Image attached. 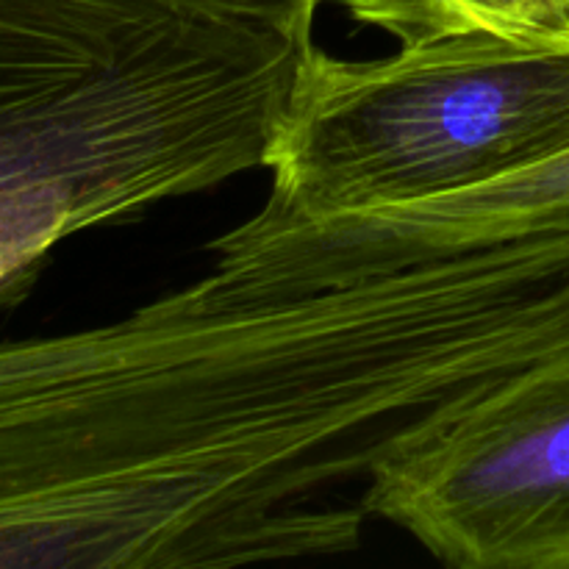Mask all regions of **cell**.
<instances>
[{
    "instance_id": "obj_1",
    "label": "cell",
    "mask_w": 569,
    "mask_h": 569,
    "mask_svg": "<svg viewBox=\"0 0 569 569\" xmlns=\"http://www.w3.org/2000/svg\"><path fill=\"white\" fill-rule=\"evenodd\" d=\"M567 348L569 237L0 342V569L348 553L395 442Z\"/></svg>"
},
{
    "instance_id": "obj_2",
    "label": "cell",
    "mask_w": 569,
    "mask_h": 569,
    "mask_svg": "<svg viewBox=\"0 0 569 569\" xmlns=\"http://www.w3.org/2000/svg\"><path fill=\"white\" fill-rule=\"evenodd\" d=\"M306 50L192 0H0V306L64 239L270 164Z\"/></svg>"
},
{
    "instance_id": "obj_3",
    "label": "cell",
    "mask_w": 569,
    "mask_h": 569,
    "mask_svg": "<svg viewBox=\"0 0 569 569\" xmlns=\"http://www.w3.org/2000/svg\"><path fill=\"white\" fill-rule=\"evenodd\" d=\"M569 150V39L461 33L372 61L309 48L261 214L320 220L467 192Z\"/></svg>"
},
{
    "instance_id": "obj_4",
    "label": "cell",
    "mask_w": 569,
    "mask_h": 569,
    "mask_svg": "<svg viewBox=\"0 0 569 569\" xmlns=\"http://www.w3.org/2000/svg\"><path fill=\"white\" fill-rule=\"evenodd\" d=\"M365 509L445 565L569 569V348L417 422Z\"/></svg>"
},
{
    "instance_id": "obj_5",
    "label": "cell",
    "mask_w": 569,
    "mask_h": 569,
    "mask_svg": "<svg viewBox=\"0 0 569 569\" xmlns=\"http://www.w3.org/2000/svg\"><path fill=\"white\" fill-rule=\"evenodd\" d=\"M548 237H569V150L500 181L420 203L320 220L256 211L209 250L217 270L242 287L306 289Z\"/></svg>"
},
{
    "instance_id": "obj_6",
    "label": "cell",
    "mask_w": 569,
    "mask_h": 569,
    "mask_svg": "<svg viewBox=\"0 0 569 569\" xmlns=\"http://www.w3.org/2000/svg\"><path fill=\"white\" fill-rule=\"evenodd\" d=\"M359 26L409 44L461 33H495L520 42L569 39V0H339Z\"/></svg>"
},
{
    "instance_id": "obj_7",
    "label": "cell",
    "mask_w": 569,
    "mask_h": 569,
    "mask_svg": "<svg viewBox=\"0 0 569 569\" xmlns=\"http://www.w3.org/2000/svg\"><path fill=\"white\" fill-rule=\"evenodd\" d=\"M192 3L209 6L220 14L233 17V20L250 22L256 28L278 33L300 48L315 44V17L320 0H192Z\"/></svg>"
}]
</instances>
